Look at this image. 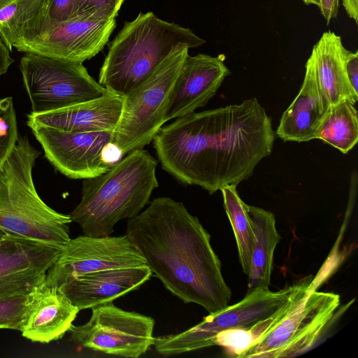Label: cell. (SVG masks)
<instances>
[{
    "instance_id": "8fae6325",
    "label": "cell",
    "mask_w": 358,
    "mask_h": 358,
    "mask_svg": "<svg viewBox=\"0 0 358 358\" xmlns=\"http://www.w3.org/2000/svg\"><path fill=\"white\" fill-rule=\"evenodd\" d=\"M155 323L150 316L124 310L111 302L92 308L86 323L72 325L69 341L104 354L138 358L154 345Z\"/></svg>"
},
{
    "instance_id": "3957f363",
    "label": "cell",
    "mask_w": 358,
    "mask_h": 358,
    "mask_svg": "<svg viewBox=\"0 0 358 358\" xmlns=\"http://www.w3.org/2000/svg\"><path fill=\"white\" fill-rule=\"evenodd\" d=\"M157 161L144 149L134 150L106 172L83 179L81 199L69 214L84 234L107 236L121 220L131 219L149 203L159 186Z\"/></svg>"
},
{
    "instance_id": "836d02e7",
    "label": "cell",
    "mask_w": 358,
    "mask_h": 358,
    "mask_svg": "<svg viewBox=\"0 0 358 358\" xmlns=\"http://www.w3.org/2000/svg\"><path fill=\"white\" fill-rule=\"evenodd\" d=\"M4 234L0 231V238Z\"/></svg>"
},
{
    "instance_id": "4316f807",
    "label": "cell",
    "mask_w": 358,
    "mask_h": 358,
    "mask_svg": "<svg viewBox=\"0 0 358 358\" xmlns=\"http://www.w3.org/2000/svg\"><path fill=\"white\" fill-rule=\"evenodd\" d=\"M124 0H81L80 14L87 12L101 17L115 18Z\"/></svg>"
},
{
    "instance_id": "ba28073f",
    "label": "cell",
    "mask_w": 358,
    "mask_h": 358,
    "mask_svg": "<svg viewBox=\"0 0 358 358\" xmlns=\"http://www.w3.org/2000/svg\"><path fill=\"white\" fill-rule=\"evenodd\" d=\"M312 281V276H308L275 292L269 288L247 292L237 303L209 314L195 326L177 334L155 338V350L162 356L169 357L213 346L215 337L222 331L250 329L272 317Z\"/></svg>"
},
{
    "instance_id": "7a4b0ae2",
    "label": "cell",
    "mask_w": 358,
    "mask_h": 358,
    "mask_svg": "<svg viewBox=\"0 0 358 358\" xmlns=\"http://www.w3.org/2000/svg\"><path fill=\"white\" fill-rule=\"evenodd\" d=\"M129 219L126 234L144 257L152 273L185 303L209 313L229 306L231 291L210 236L183 203L160 196Z\"/></svg>"
},
{
    "instance_id": "d6a6232c",
    "label": "cell",
    "mask_w": 358,
    "mask_h": 358,
    "mask_svg": "<svg viewBox=\"0 0 358 358\" xmlns=\"http://www.w3.org/2000/svg\"><path fill=\"white\" fill-rule=\"evenodd\" d=\"M307 5L318 6V0H302Z\"/></svg>"
},
{
    "instance_id": "603a6c76",
    "label": "cell",
    "mask_w": 358,
    "mask_h": 358,
    "mask_svg": "<svg viewBox=\"0 0 358 358\" xmlns=\"http://www.w3.org/2000/svg\"><path fill=\"white\" fill-rule=\"evenodd\" d=\"M220 191L223 196L224 207L236 241L242 270L248 275L254 244V233L247 212L246 203L239 196L235 186H225Z\"/></svg>"
},
{
    "instance_id": "30bf717a",
    "label": "cell",
    "mask_w": 358,
    "mask_h": 358,
    "mask_svg": "<svg viewBox=\"0 0 358 358\" xmlns=\"http://www.w3.org/2000/svg\"><path fill=\"white\" fill-rule=\"evenodd\" d=\"M341 304L333 292L310 289L275 327L252 345L241 358H282L310 349L330 326Z\"/></svg>"
},
{
    "instance_id": "484cf974",
    "label": "cell",
    "mask_w": 358,
    "mask_h": 358,
    "mask_svg": "<svg viewBox=\"0 0 358 358\" xmlns=\"http://www.w3.org/2000/svg\"><path fill=\"white\" fill-rule=\"evenodd\" d=\"M27 295L0 299V329L20 330Z\"/></svg>"
},
{
    "instance_id": "5b68a950",
    "label": "cell",
    "mask_w": 358,
    "mask_h": 358,
    "mask_svg": "<svg viewBox=\"0 0 358 358\" xmlns=\"http://www.w3.org/2000/svg\"><path fill=\"white\" fill-rule=\"evenodd\" d=\"M39 155L27 136H19L0 169V231L63 248L70 240L72 220L37 193L32 171Z\"/></svg>"
},
{
    "instance_id": "2e32d148",
    "label": "cell",
    "mask_w": 358,
    "mask_h": 358,
    "mask_svg": "<svg viewBox=\"0 0 358 358\" xmlns=\"http://www.w3.org/2000/svg\"><path fill=\"white\" fill-rule=\"evenodd\" d=\"M79 311L59 287L41 283L27 294L20 331L32 342L57 341L69 331Z\"/></svg>"
},
{
    "instance_id": "83f0119b",
    "label": "cell",
    "mask_w": 358,
    "mask_h": 358,
    "mask_svg": "<svg viewBox=\"0 0 358 358\" xmlns=\"http://www.w3.org/2000/svg\"><path fill=\"white\" fill-rule=\"evenodd\" d=\"M345 68L350 85L358 93V52L349 51L345 61Z\"/></svg>"
},
{
    "instance_id": "52a82bcc",
    "label": "cell",
    "mask_w": 358,
    "mask_h": 358,
    "mask_svg": "<svg viewBox=\"0 0 358 358\" xmlns=\"http://www.w3.org/2000/svg\"><path fill=\"white\" fill-rule=\"evenodd\" d=\"M189 47L180 44L153 73L124 96L112 143L124 156L150 143L166 122L171 97Z\"/></svg>"
},
{
    "instance_id": "f1b7e54d",
    "label": "cell",
    "mask_w": 358,
    "mask_h": 358,
    "mask_svg": "<svg viewBox=\"0 0 358 358\" xmlns=\"http://www.w3.org/2000/svg\"><path fill=\"white\" fill-rule=\"evenodd\" d=\"M340 6V0H318L317 7L324 18L327 24L336 17Z\"/></svg>"
},
{
    "instance_id": "d4e9b609",
    "label": "cell",
    "mask_w": 358,
    "mask_h": 358,
    "mask_svg": "<svg viewBox=\"0 0 358 358\" xmlns=\"http://www.w3.org/2000/svg\"><path fill=\"white\" fill-rule=\"evenodd\" d=\"M81 0H43L39 9L51 23L69 21L80 15Z\"/></svg>"
},
{
    "instance_id": "cb8c5ba5",
    "label": "cell",
    "mask_w": 358,
    "mask_h": 358,
    "mask_svg": "<svg viewBox=\"0 0 358 358\" xmlns=\"http://www.w3.org/2000/svg\"><path fill=\"white\" fill-rule=\"evenodd\" d=\"M254 342L250 329L236 328L220 332L215 337L213 345L222 347L230 357H241Z\"/></svg>"
},
{
    "instance_id": "9a60e30c",
    "label": "cell",
    "mask_w": 358,
    "mask_h": 358,
    "mask_svg": "<svg viewBox=\"0 0 358 358\" xmlns=\"http://www.w3.org/2000/svg\"><path fill=\"white\" fill-rule=\"evenodd\" d=\"M224 55L198 54L185 57L166 113V122L203 107L216 94L230 71Z\"/></svg>"
},
{
    "instance_id": "ffe728a7",
    "label": "cell",
    "mask_w": 358,
    "mask_h": 358,
    "mask_svg": "<svg viewBox=\"0 0 358 358\" xmlns=\"http://www.w3.org/2000/svg\"><path fill=\"white\" fill-rule=\"evenodd\" d=\"M349 51L339 36L327 31L315 44L306 63L312 69L331 108L344 99L354 103L358 99V93L350 85L345 68Z\"/></svg>"
},
{
    "instance_id": "9c48e42d",
    "label": "cell",
    "mask_w": 358,
    "mask_h": 358,
    "mask_svg": "<svg viewBox=\"0 0 358 358\" xmlns=\"http://www.w3.org/2000/svg\"><path fill=\"white\" fill-rule=\"evenodd\" d=\"M19 68L31 112L46 113L99 98L109 90L96 81L83 63L25 53Z\"/></svg>"
},
{
    "instance_id": "6da1fadb",
    "label": "cell",
    "mask_w": 358,
    "mask_h": 358,
    "mask_svg": "<svg viewBox=\"0 0 358 358\" xmlns=\"http://www.w3.org/2000/svg\"><path fill=\"white\" fill-rule=\"evenodd\" d=\"M152 141L164 171L212 194L249 178L271 153L275 134L271 117L254 97L177 117Z\"/></svg>"
},
{
    "instance_id": "d6986e66",
    "label": "cell",
    "mask_w": 358,
    "mask_h": 358,
    "mask_svg": "<svg viewBox=\"0 0 358 358\" xmlns=\"http://www.w3.org/2000/svg\"><path fill=\"white\" fill-rule=\"evenodd\" d=\"M301 87L282 113L276 129L284 141L306 142L318 138L319 132L331 106L320 87L315 75L305 65Z\"/></svg>"
},
{
    "instance_id": "7c38bea8",
    "label": "cell",
    "mask_w": 358,
    "mask_h": 358,
    "mask_svg": "<svg viewBox=\"0 0 358 358\" xmlns=\"http://www.w3.org/2000/svg\"><path fill=\"white\" fill-rule=\"evenodd\" d=\"M146 265L127 234L121 236H79L70 238L47 271L44 283L60 287L81 275L112 268Z\"/></svg>"
},
{
    "instance_id": "4fadbf2b",
    "label": "cell",
    "mask_w": 358,
    "mask_h": 358,
    "mask_svg": "<svg viewBox=\"0 0 358 358\" xmlns=\"http://www.w3.org/2000/svg\"><path fill=\"white\" fill-rule=\"evenodd\" d=\"M46 158L59 172L71 179H86L106 172L114 164L106 159L113 131L68 132L27 122Z\"/></svg>"
},
{
    "instance_id": "8992f818",
    "label": "cell",
    "mask_w": 358,
    "mask_h": 358,
    "mask_svg": "<svg viewBox=\"0 0 358 358\" xmlns=\"http://www.w3.org/2000/svg\"><path fill=\"white\" fill-rule=\"evenodd\" d=\"M43 0H27L0 29L10 51L41 55L83 63L96 55L116 27L115 18L87 12L61 23H51L41 14Z\"/></svg>"
},
{
    "instance_id": "277c9868",
    "label": "cell",
    "mask_w": 358,
    "mask_h": 358,
    "mask_svg": "<svg viewBox=\"0 0 358 358\" xmlns=\"http://www.w3.org/2000/svg\"><path fill=\"white\" fill-rule=\"evenodd\" d=\"M205 41L190 29L140 13L110 42L99 83L125 96L146 80L178 45L196 48Z\"/></svg>"
},
{
    "instance_id": "5bb4252c",
    "label": "cell",
    "mask_w": 358,
    "mask_h": 358,
    "mask_svg": "<svg viewBox=\"0 0 358 358\" xmlns=\"http://www.w3.org/2000/svg\"><path fill=\"white\" fill-rule=\"evenodd\" d=\"M62 248L3 234L0 238V299L27 295L43 283Z\"/></svg>"
},
{
    "instance_id": "f546056e",
    "label": "cell",
    "mask_w": 358,
    "mask_h": 358,
    "mask_svg": "<svg viewBox=\"0 0 358 358\" xmlns=\"http://www.w3.org/2000/svg\"><path fill=\"white\" fill-rule=\"evenodd\" d=\"M13 62L10 55V50L0 36V77L8 71Z\"/></svg>"
},
{
    "instance_id": "44dd1931",
    "label": "cell",
    "mask_w": 358,
    "mask_h": 358,
    "mask_svg": "<svg viewBox=\"0 0 358 358\" xmlns=\"http://www.w3.org/2000/svg\"><path fill=\"white\" fill-rule=\"evenodd\" d=\"M254 233L248 292L269 288L273 270V255L280 236L275 227L274 215L262 208L246 204Z\"/></svg>"
},
{
    "instance_id": "4dcf8cb0",
    "label": "cell",
    "mask_w": 358,
    "mask_h": 358,
    "mask_svg": "<svg viewBox=\"0 0 358 358\" xmlns=\"http://www.w3.org/2000/svg\"><path fill=\"white\" fill-rule=\"evenodd\" d=\"M343 6L348 15L358 24V0H342Z\"/></svg>"
},
{
    "instance_id": "ac0fdd59",
    "label": "cell",
    "mask_w": 358,
    "mask_h": 358,
    "mask_svg": "<svg viewBox=\"0 0 358 358\" xmlns=\"http://www.w3.org/2000/svg\"><path fill=\"white\" fill-rule=\"evenodd\" d=\"M124 96L108 91L90 101L63 108L27 115V122L68 132L114 131L122 111Z\"/></svg>"
},
{
    "instance_id": "e0dca14e",
    "label": "cell",
    "mask_w": 358,
    "mask_h": 358,
    "mask_svg": "<svg viewBox=\"0 0 358 358\" xmlns=\"http://www.w3.org/2000/svg\"><path fill=\"white\" fill-rule=\"evenodd\" d=\"M152 275L147 264L112 268L78 275L59 287L79 310L92 309L138 289Z\"/></svg>"
},
{
    "instance_id": "7402d4cb",
    "label": "cell",
    "mask_w": 358,
    "mask_h": 358,
    "mask_svg": "<svg viewBox=\"0 0 358 358\" xmlns=\"http://www.w3.org/2000/svg\"><path fill=\"white\" fill-rule=\"evenodd\" d=\"M355 104L344 99L332 106L318 135V139L343 154L351 150L358 141V116Z\"/></svg>"
},
{
    "instance_id": "1f68e13d",
    "label": "cell",
    "mask_w": 358,
    "mask_h": 358,
    "mask_svg": "<svg viewBox=\"0 0 358 358\" xmlns=\"http://www.w3.org/2000/svg\"><path fill=\"white\" fill-rule=\"evenodd\" d=\"M6 144H0V152L10 153L13 148Z\"/></svg>"
}]
</instances>
